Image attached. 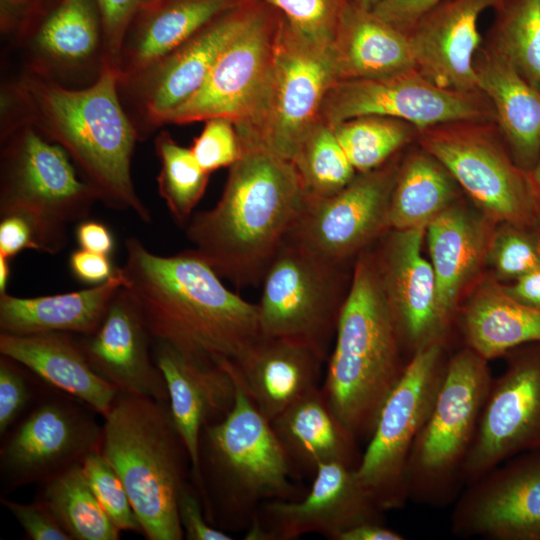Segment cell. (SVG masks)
Wrapping results in <instances>:
<instances>
[{
    "instance_id": "obj_1",
    "label": "cell",
    "mask_w": 540,
    "mask_h": 540,
    "mask_svg": "<svg viewBox=\"0 0 540 540\" xmlns=\"http://www.w3.org/2000/svg\"><path fill=\"white\" fill-rule=\"evenodd\" d=\"M121 268L153 342L205 368L235 365L260 339L257 305L229 290L193 249L162 256L125 240Z\"/></svg>"
},
{
    "instance_id": "obj_2",
    "label": "cell",
    "mask_w": 540,
    "mask_h": 540,
    "mask_svg": "<svg viewBox=\"0 0 540 540\" xmlns=\"http://www.w3.org/2000/svg\"><path fill=\"white\" fill-rule=\"evenodd\" d=\"M1 120L33 126L68 154L98 201L151 222L132 179L139 140L119 95L115 67L104 62L98 78L80 88L21 71L2 84Z\"/></svg>"
},
{
    "instance_id": "obj_3",
    "label": "cell",
    "mask_w": 540,
    "mask_h": 540,
    "mask_svg": "<svg viewBox=\"0 0 540 540\" xmlns=\"http://www.w3.org/2000/svg\"><path fill=\"white\" fill-rule=\"evenodd\" d=\"M241 155L216 205L185 226L195 253L238 288L257 287L300 218L307 198L296 170L262 145L240 140Z\"/></svg>"
},
{
    "instance_id": "obj_4",
    "label": "cell",
    "mask_w": 540,
    "mask_h": 540,
    "mask_svg": "<svg viewBox=\"0 0 540 540\" xmlns=\"http://www.w3.org/2000/svg\"><path fill=\"white\" fill-rule=\"evenodd\" d=\"M406 365L375 256L363 252L353 265L321 386L332 410L358 442L369 440Z\"/></svg>"
},
{
    "instance_id": "obj_5",
    "label": "cell",
    "mask_w": 540,
    "mask_h": 540,
    "mask_svg": "<svg viewBox=\"0 0 540 540\" xmlns=\"http://www.w3.org/2000/svg\"><path fill=\"white\" fill-rule=\"evenodd\" d=\"M234 379L232 409L201 431L193 478L207 521L223 531L247 530L264 502L298 499L294 474L270 421Z\"/></svg>"
},
{
    "instance_id": "obj_6",
    "label": "cell",
    "mask_w": 540,
    "mask_h": 540,
    "mask_svg": "<svg viewBox=\"0 0 540 540\" xmlns=\"http://www.w3.org/2000/svg\"><path fill=\"white\" fill-rule=\"evenodd\" d=\"M103 418L101 452L123 482L142 534L183 539L178 500L191 462L169 401L119 391Z\"/></svg>"
},
{
    "instance_id": "obj_7",
    "label": "cell",
    "mask_w": 540,
    "mask_h": 540,
    "mask_svg": "<svg viewBox=\"0 0 540 540\" xmlns=\"http://www.w3.org/2000/svg\"><path fill=\"white\" fill-rule=\"evenodd\" d=\"M0 143V216L25 217L38 250L58 254L68 226L89 217L96 194L68 154L30 124L1 120Z\"/></svg>"
},
{
    "instance_id": "obj_8",
    "label": "cell",
    "mask_w": 540,
    "mask_h": 540,
    "mask_svg": "<svg viewBox=\"0 0 540 540\" xmlns=\"http://www.w3.org/2000/svg\"><path fill=\"white\" fill-rule=\"evenodd\" d=\"M491 381L488 361L468 347L449 357L432 411L408 458V500L432 507L456 501Z\"/></svg>"
},
{
    "instance_id": "obj_9",
    "label": "cell",
    "mask_w": 540,
    "mask_h": 540,
    "mask_svg": "<svg viewBox=\"0 0 540 540\" xmlns=\"http://www.w3.org/2000/svg\"><path fill=\"white\" fill-rule=\"evenodd\" d=\"M346 266L288 237L261 282V335L304 345L325 361L351 285Z\"/></svg>"
},
{
    "instance_id": "obj_10",
    "label": "cell",
    "mask_w": 540,
    "mask_h": 540,
    "mask_svg": "<svg viewBox=\"0 0 540 540\" xmlns=\"http://www.w3.org/2000/svg\"><path fill=\"white\" fill-rule=\"evenodd\" d=\"M330 48L303 39L282 19L264 88L246 120L235 126L240 140L292 160L303 139L320 121L326 92L337 81Z\"/></svg>"
},
{
    "instance_id": "obj_11",
    "label": "cell",
    "mask_w": 540,
    "mask_h": 540,
    "mask_svg": "<svg viewBox=\"0 0 540 540\" xmlns=\"http://www.w3.org/2000/svg\"><path fill=\"white\" fill-rule=\"evenodd\" d=\"M449 358L444 343L418 350L388 395L355 474L384 512L408 501L405 472L413 444L426 423Z\"/></svg>"
},
{
    "instance_id": "obj_12",
    "label": "cell",
    "mask_w": 540,
    "mask_h": 540,
    "mask_svg": "<svg viewBox=\"0 0 540 540\" xmlns=\"http://www.w3.org/2000/svg\"><path fill=\"white\" fill-rule=\"evenodd\" d=\"M489 124L460 121L435 125L418 132L419 143L497 224L533 227L538 198L529 174L515 163Z\"/></svg>"
},
{
    "instance_id": "obj_13",
    "label": "cell",
    "mask_w": 540,
    "mask_h": 540,
    "mask_svg": "<svg viewBox=\"0 0 540 540\" xmlns=\"http://www.w3.org/2000/svg\"><path fill=\"white\" fill-rule=\"evenodd\" d=\"M260 4L247 0L206 23L188 39L136 74L118 81L119 95L139 141L202 87L215 61Z\"/></svg>"
},
{
    "instance_id": "obj_14",
    "label": "cell",
    "mask_w": 540,
    "mask_h": 540,
    "mask_svg": "<svg viewBox=\"0 0 540 540\" xmlns=\"http://www.w3.org/2000/svg\"><path fill=\"white\" fill-rule=\"evenodd\" d=\"M480 91L444 89L417 68L379 79L336 81L326 92L320 120L333 127L361 116L403 120L418 131L450 122L495 120L494 110Z\"/></svg>"
},
{
    "instance_id": "obj_15",
    "label": "cell",
    "mask_w": 540,
    "mask_h": 540,
    "mask_svg": "<svg viewBox=\"0 0 540 540\" xmlns=\"http://www.w3.org/2000/svg\"><path fill=\"white\" fill-rule=\"evenodd\" d=\"M505 356L506 368L492 378L465 462V486L507 459L540 448V342Z\"/></svg>"
},
{
    "instance_id": "obj_16",
    "label": "cell",
    "mask_w": 540,
    "mask_h": 540,
    "mask_svg": "<svg viewBox=\"0 0 540 540\" xmlns=\"http://www.w3.org/2000/svg\"><path fill=\"white\" fill-rule=\"evenodd\" d=\"M281 24V15L260 1L249 22L220 53L199 91L172 112L165 124L215 117L227 118L235 126L243 123L272 69Z\"/></svg>"
},
{
    "instance_id": "obj_17",
    "label": "cell",
    "mask_w": 540,
    "mask_h": 540,
    "mask_svg": "<svg viewBox=\"0 0 540 540\" xmlns=\"http://www.w3.org/2000/svg\"><path fill=\"white\" fill-rule=\"evenodd\" d=\"M103 425L88 409L61 396L41 401L0 450L3 489L43 483L101 450Z\"/></svg>"
},
{
    "instance_id": "obj_18",
    "label": "cell",
    "mask_w": 540,
    "mask_h": 540,
    "mask_svg": "<svg viewBox=\"0 0 540 540\" xmlns=\"http://www.w3.org/2000/svg\"><path fill=\"white\" fill-rule=\"evenodd\" d=\"M399 164L357 173L335 195L307 201L289 238L329 261L348 264L376 238L389 231L390 197Z\"/></svg>"
},
{
    "instance_id": "obj_19",
    "label": "cell",
    "mask_w": 540,
    "mask_h": 540,
    "mask_svg": "<svg viewBox=\"0 0 540 540\" xmlns=\"http://www.w3.org/2000/svg\"><path fill=\"white\" fill-rule=\"evenodd\" d=\"M451 531L461 538L540 540V448L467 484L455 501Z\"/></svg>"
},
{
    "instance_id": "obj_20",
    "label": "cell",
    "mask_w": 540,
    "mask_h": 540,
    "mask_svg": "<svg viewBox=\"0 0 540 540\" xmlns=\"http://www.w3.org/2000/svg\"><path fill=\"white\" fill-rule=\"evenodd\" d=\"M367 522L384 523V511L361 485L354 468L329 463L316 471L305 496L261 504L245 538L294 540L318 533L338 540L347 530Z\"/></svg>"
},
{
    "instance_id": "obj_21",
    "label": "cell",
    "mask_w": 540,
    "mask_h": 540,
    "mask_svg": "<svg viewBox=\"0 0 540 540\" xmlns=\"http://www.w3.org/2000/svg\"><path fill=\"white\" fill-rule=\"evenodd\" d=\"M10 43L22 71L62 85H90L104 63L101 15L97 0H55L24 26Z\"/></svg>"
},
{
    "instance_id": "obj_22",
    "label": "cell",
    "mask_w": 540,
    "mask_h": 540,
    "mask_svg": "<svg viewBox=\"0 0 540 540\" xmlns=\"http://www.w3.org/2000/svg\"><path fill=\"white\" fill-rule=\"evenodd\" d=\"M389 231L374 256L401 349L411 359L424 347L444 343L449 328L439 313L433 267L422 253L426 227Z\"/></svg>"
},
{
    "instance_id": "obj_23",
    "label": "cell",
    "mask_w": 540,
    "mask_h": 540,
    "mask_svg": "<svg viewBox=\"0 0 540 540\" xmlns=\"http://www.w3.org/2000/svg\"><path fill=\"white\" fill-rule=\"evenodd\" d=\"M79 342L93 370L118 391L169 401L165 379L150 349L153 340L125 286L112 299L98 329Z\"/></svg>"
},
{
    "instance_id": "obj_24",
    "label": "cell",
    "mask_w": 540,
    "mask_h": 540,
    "mask_svg": "<svg viewBox=\"0 0 540 540\" xmlns=\"http://www.w3.org/2000/svg\"><path fill=\"white\" fill-rule=\"evenodd\" d=\"M504 0H444L406 32L418 71L435 85L476 92L474 59L480 48V16Z\"/></svg>"
},
{
    "instance_id": "obj_25",
    "label": "cell",
    "mask_w": 540,
    "mask_h": 540,
    "mask_svg": "<svg viewBox=\"0 0 540 540\" xmlns=\"http://www.w3.org/2000/svg\"><path fill=\"white\" fill-rule=\"evenodd\" d=\"M494 223L476 206L458 200L426 226L438 309L448 328L458 312L461 295L486 265Z\"/></svg>"
},
{
    "instance_id": "obj_26",
    "label": "cell",
    "mask_w": 540,
    "mask_h": 540,
    "mask_svg": "<svg viewBox=\"0 0 540 540\" xmlns=\"http://www.w3.org/2000/svg\"><path fill=\"white\" fill-rule=\"evenodd\" d=\"M152 350L166 382L172 418L188 451L194 478L201 431L230 412L236 382L228 368L201 367L166 344L153 342Z\"/></svg>"
},
{
    "instance_id": "obj_27",
    "label": "cell",
    "mask_w": 540,
    "mask_h": 540,
    "mask_svg": "<svg viewBox=\"0 0 540 540\" xmlns=\"http://www.w3.org/2000/svg\"><path fill=\"white\" fill-rule=\"evenodd\" d=\"M324 362L304 345L261 336L230 369L257 410L271 422L320 387Z\"/></svg>"
},
{
    "instance_id": "obj_28",
    "label": "cell",
    "mask_w": 540,
    "mask_h": 540,
    "mask_svg": "<svg viewBox=\"0 0 540 540\" xmlns=\"http://www.w3.org/2000/svg\"><path fill=\"white\" fill-rule=\"evenodd\" d=\"M0 354L102 416L108 413L119 392L93 370L79 339L71 333H0Z\"/></svg>"
},
{
    "instance_id": "obj_29",
    "label": "cell",
    "mask_w": 540,
    "mask_h": 540,
    "mask_svg": "<svg viewBox=\"0 0 540 540\" xmlns=\"http://www.w3.org/2000/svg\"><path fill=\"white\" fill-rule=\"evenodd\" d=\"M270 423L294 476H314L329 463L356 469L360 462L359 442L336 416L321 386Z\"/></svg>"
},
{
    "instance_id": "obj_30",
    "label": "cell",
    "mask_w": 540,
    "mask_h": 540,
    "mask_svg": "<svg viewBox=\"0 0 540 540\" xmlns=\"http://www.w3.org/2000/svg\"><path fill=\"white\" fill-rule=\"evenodd\" d=\"M474 68L513 160L529 172L540 153V92L490 46L479 48Z\"/></svg>"
},
{
    "instance_id": "obj_31",
    "label": "cell",
    "mask_w": 540,
    "mask_h": 540,
    "mask_svg": "<svg viewBox=\"0 0 540 540\" xmlns=\"http://www.w3.org/2000/svg\"><path fill=\"white\" fill-rule=\"evenodd\" d=\"M124 285L118 267L107 281L79 291L30 298L0 293V331L19 336L51 332L90 335Z\"/></svg>"
},
{
    "instance_id": "obj_32",
    "label": "cell",
    "mask_w": 540,
    "mask_h": 540,
    "mask_svg": "<svg viewBox=\"0 0 540 540\" xmlns=\"http://www.w3.org/2000/svg\"><path fill=\"white\" fill-rule=\"evenodd\" d=\"M330 49L337 81L386 78L416 68L408 34L351 1Z\"/></svg>"
},
{
    "instance_id": "obj_33",
    "label": "cell",
    "mask_w": 540,
    "mask_h": 540,
    "mask_svg": "<svg viewBox=\"0 0 540 540\" xmlns=\"http://www.w3.org/2000/svg\"><path fill=\"white\" fill-rule=\"evenodd\" d=\"M247 0H155L139 8L122 43L118 81L188 39L221 13Z\"/></svg>"
},
{
    "instance_id": "obj_34",
    "label": "cell",
    "mask_w": 540,
    "mask_h": 540,
    "mask_svg": "<svg viewBox=\"0 0 540 540\" xmlns=\"http://www.w3.org/2000/svg\"><path fill=\"white\" fill-rule=\"evenodd\" d=\"M466 347L489 361L540 342V310L511 298L494 278L481 281L459 312Z\"/></svg>"
},
{
    "instance_id": "obj_35",
    "label": "cell",
    "mask_w": 540,
    "mask_h": 540,
    "mask_svg": "<svg viewBox=\"0 0 540 540\" xmlns=\"http://www.w3.org/2000/svg\"><path fill=\"white\" fill-rule=\"evenodd\" d=\"M460 190L449 171L426 150L409 154L399 164L393 185L389 230L426 227L459 200Z\"/></svg>"
},
{
    "instance_id": "obj_36",
    "label": "cell",
    "mask_w": 540,
    "mask_h": 540,
    "mask_svg": "<svg viewBox=\"0 0 540 540\" xmlns=\"http://www.w3.org/2000/svg\"><path fill=\"white\" fill-rule=\"evenodd\" d=\"M38 498L72 540H118L110 520L76 463L44 481Z\"/></svg>"
},
{
    "instance_id": "obj_37",
    "label": "cell",
    "mask_w": 540,
    "mask_h": 540,
    "mask_svg": "<svg viewBox=\"0 0 540 540\" xmlns=\"http://www.w3.org/2000/svg\"><path fill=\"white\" fill-rule=\"evenodd\" d=\"M494 11L489 46L540 92V0H504Z\"/></svg>"
},
{
    "instance_id": "obj_38",
    "label": "cell",
    "mask_w": 540,
    "mask_h": 540,
    "mask_svg": "<svg viewBox=\"0 0 540 540\" xmlns=\"http://www.w3.org/2000/svg\"><path fill=\"white\" fill-rule=\"evenodd\" d=\"M291 162L307 201L335 195L357 174L332 127L321 120L303 139Z\"/></svg>"
},
{
    "instance_id": "obj_39",
    "label": "cell",
    "mask_w": 540,
    "mask_h": 540,
    "mask_svg": "<svg viewBox=\"0 0 540 540\" xmlns=\"http://www.w3.org/2000/svg\"><path fill=\"white\" fill-rule=\"evenodd\" d=\"M154 148L160 161L158 193L175 223L185 227L206 191L210 174L167 131L157 134Z\"/></svg>"
},
{
    "instance_id": "obj_40",
    "label": "cell",
    "mask_w": 540,
    "mask_h": 540,
    "mask_svg": "<svg viewBox=\"0 0 540 540\" xmlns=\"http://www.w3.org/2000/svg\"><path fill=\"white\" fill-rule=\"evenodd\" d=\"M348 160L357 173L375 170L410 142L418 129L400 119L361 116L332 127Z\"/></svg>"
},
{
    "instance_id": "obj_41",
    "label": "cell",
    "mask_w": 540,
    "mask_h": 540,
    "mask_svg": "<svg viewBox=\"0 0 540 540\" xmlns=\"http://www.w3.org/2000/svg\"><path fill=\"white\" fill-rule=\"evenodd\" d=\"M498 281L513 282L540 267V232L532 226L498 223L486 257Z\"/></svg>"
},
{
    "instance_id": "obj_42",
    "label": "cell",
    "mask_w": 540,
    "mask_h": 540,
    "mask_svg": "<svg viewBox=\"0 0 540 540\" xmlns=\"http://www.w3.org/2000/svg\"><path fill=\"white\" fill-rule=\"evenodd\" d=\"M282 17L294 33L317 46L329 48L350 0H260Z\"/></svg>"
},
{
    "instance_id": "obj_43",
    "label": "cell",
    "mask_w": 540,
    "mask_h": 540,
    "mask_svg": "<svg viewBox=\"0 0 540 540\" xmlns=\"http://www.w3.org/2000/svg\"><path fill=\"white\" fill-rule=\"evenodd\" d=\"M82 466L93 493L114 525L120 531L142 534L124 484L101 450L89 453Z\"/></svg>"
},
{
    "instance_id": "obj_44",
    "label": "cell",
    "mask_w": 540,
    "mask_h": 540,
    "mask_svg": "<svg viewBox=\"0 0 540 540\" xmlns=\"http://www.w3.org/2000/svg\"><path fill=\"white\" fill-rule=\"evenodd\" d=\"M205 122L189 149L201 168L210 174L233 165L241 155V145L231 120L215 117Z\"/></svg>"
},
{
    "instance_id": "obj_45",
    "label": "cell",
    "mask_w": 540,
    "mask_h": 540,
    "mask_svg": "<svg viewBox=\"0 0 540 540\" xmlns=\"http://www.w3.org/2000/svg\"><path fill=\"white\" fill-rule=\"evenodd\" d=\"M103 29L104 62L117 70L126 32L142 0H97Z\"/></svg>"
},
{
    "instance_id": "obj_46",
    "label": "cell",
    "mask_w": 540,
    "mask_h": 540,
    "mask_svg": "<svg viewBox=\"0 0 540 540\" xmlns=\"http://www.w3.org/2000/svg\"><path fill=\"white\" fill-rule=\"evenodd\" d=\"M17 363L0 359V435L7 433L31 400V391Z\"/></svg>"
},
{
    "instance_id": "obj_47",
    "label": "cell",
    "mask_w": 540,
    "mask_h": 540,
    "mask_svg": "<svg viewBox=\"0 0 540 540\" xmlns=\"http://www.w3.org/2000/svg\"><path fill=\"white\" fill-rule=\"evenodd\" d=\"M1 503L23 528L28 539L72 540L40 500L24 504L2 497Z\"/></svg>"
},
{
    "instance_id": "obj_48",
    "label": "cell",
    "mask_w": 540,
    "mask_h": 540,
    "mask_svg": "<svg viewBox=\"0 0 540 540\" xmlns=\"http://www.w3.org/2000/svg\"><path fill=\"white\" fill-rule=\"evenodd\" d=\"M178 516L187 540H231L227 532L211 525L196 487L188 482L178 500Z\"/></svg>"
},
{
    "instance_id": "obj_49",
    "label": "cell",
    "mask_w": 540,
    "mask_h": 540,
    "mask_svg": "<svg viewBox=\"0 0 540 540\" xmlns=\"http://www.w3.org/2000/svg\"><path fill=\"white\" fill-rule=\"evenodd\" d=\"M25 249L38 250L34 230L30 222L25 217L17 214L1 216L0 256L11 260Z\"/></svg>"
},
{
    "instance_id": "obj_50",
    "label": "cell",
    "mask_w": 540,
    "mask_h": 540,
    "mask_svg": "<svg viewBox=\"0 0 540 540\" xmlns=\"http://www.w3.org/2000/svg\"><path fill=\"white\" fill-rule=\"evenodd\" d=\"M442 1L444 0H382L372 11L407 32L421 15Z\"/></svg>"
},
{
    "instance_id": "obj_51",
    "label": "cell",
    "mask_w": 540,
    "mask_h": 540,
    "mask_svg": "<svg viewBox=\"0 0 540 540\" xmlns=\"http://www.w3.org/2000/svg\"><path fill=\"white\" fill-rule=\"evenodd\" d=\"M69 267L77 280L89 285L107 281L116 270L109 256L82 248L71 253Z\"/></svg>"
},
{
    "instance_id": "obj_52",
    "label": "cell",
    "mask_w": 540,
    "mask_h": 540,
    "mask_svg": "<svg viewBox=\"0 0 540 540\" xmlns=\"http://www.w3.org/2000/svg\"><path fill=\"white\" fill-rule=\"evenodd\" d=\"M54 1L0 0V27L2 35L10 40Z\"/></svg>"
},
{
    "instance_id": "obj_53",
    "label": "cell",
    "mask_w": 540,
    "mask_h": 540,
    "mask_svg": "<svg viewBox=\"0 0 540 540\" xmlns=\"http://www.w3.org/2000/svg\"><path fill=\"white\" fill-rule=\"evenodd\" d=\"M75 237L80 248L110 256L114 248V239L110 229L96 220L78 222Z\"/></svg>"
},
{
    "instance_id": "obj_54",
    "label": "cell",
    "mask_w": 540,
    "mask_h": 540,
    "mask_svg": "<svg viewBox=\"0 0 540 540\" xmlns=\"http://www.w3.org/2000/svg\"><path fill=\"white\" fill-rule=\"evenodd\" d=\"M502 287L514 300L532 309L540 310V267L508 285L502 284Z\"/></svg>"
},
{
    "instance_id": "obj_55",
    "label": "cell",
    "mask_w": 540,
    "mask_h": 540,
    "mask_svg": "<svg viewBox=\"0 0 540 540\" xmlns=\"http://www.w3.org/2000/svg\"><path fill=\"white\" fill-rule=\"evenodd\" d=\"M405 536L388 528L384 523L367 522L344 532L338 540H403Z\"/></svg>"
},
{
    "instance_id": "obj_56",
    "label": "cell",
    "mask_w": 540,
    "mask_h": 540,
    "mask_svg": "<svg viewBox=\"0 0 540 540\" xmlns=\"http://www.w3.org/2000/svg\"><path fill=\"white\" fill-rule=\"evenodd\" d=\"M10 269V259L0 256V293L6 292Z\"/></svg>"
},
{
    "instance_id": "obj_57",
    "label": "cell",
    "mask_w": 540,
    "mask_h": 540,
    "mask_svg": "<svg viewBox=\"0 0 540 540\" xmlns=\"http://www.w3.org/2000/svg\"><path fill=\"white\" fill-rule=\"evenodd\" d=\"M534 192L540 200V153L533 168L528 172Z\"/></svg>"
},
{
    "instance_id": "obj_58",
    "label": "cell",
    "mask_w": 540,
    "mask_h": 540,
    "mask_svg": "<svg viewBox=\"0 0 540 540\" xmlns=\"http://www.w3.org/2000/svg\"><path fill=\"white\" fill-rule=\"evenodd\" d=\"M350 1L364 9L373 10L375 6L382 0H350Z\"/></svg>"
},
{
    "instance_id": "obj_59",
    "label": "cell",
    "mask_w": 540,
    "mask_h": 540,
    "mask_svg": "<svg viewBox=\"0 0 540 540\" xmlns=\"http://www.w3.org/2000/svg\"><path fill=\"white\" fill-rule=\"evenodd\" d=\"M533 227L540 232V200L538 201Z\"/></svg>"
},
{
    "instance_id": "obj_60",
    "label": "cell",
    "mask_w": 540,
    "mask_h": 540,
    "mask_svg": "<svg viewBox=\"0 0 540 540\" xmlns=\"http://www.w3.org/2000/svg\"><path fill=\"white\" fill-rule=\"evenodd\" d=\"M155 0H142V4H141V7L142 6H145V5H149L151 4L152 2H154Z\"/></svg>"
}]
</instances>
